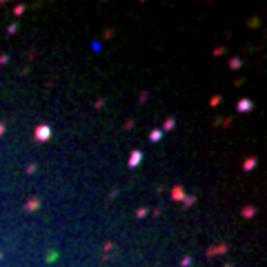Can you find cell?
<instances>
[{
  "label": "cell",
  "instance_id": "cell-1",
  "mask_svg": "<svg viewBox=\"0 0 267 267\" xmlns=\"http://www.w3.org/2000/svg\"><path fill=\"white\" fill-rule=\"evenodd\" d=\"M49 136H51V129L47 127V125H45V127H38V129H36V138H38V140H47Z\"/></svg>",
  "mask_w": 267,
  "mask_h": 267
},
{
  "label": "cell",
  "instance_id": "cell-2",
  "mask_svg": "<svg viewBox=\"0 0 267 267\" xmlns=\"http://www.w3.org/2000/svg\"><path fill=\"white\" fill-rule=\"evenodd\" d=\"M140 158H143V154H140V152H134L132 158H129V167H136V165L140 163Z\"/></svg>",
  "mask_w": 267,
  "mask_h": 267
},
{
  "label": "cell",
  "instance_id": "cell-3",
  "mask_svg": "<svg viewBox=\"0 0 267 267\" xmlns=\"http://www.w3.org/2000/svg\"><path fill=\"white\" fill-rule=\"evenodd\" d=\"M252 107H254L252 100H241V102H238V111H249Z\"/></svg>",
  "mask_w": 267,
  "mask_h": 267
},
{
  "label": "cell",
  "instance_id": "cell-4",
  "mask_svg": "<svg viewBox=\"0 0 267 267\" xmlns=\"http://www.w3.org/2000/svg\"><path fill=\"white\" fill-rule=\"evenodd\" d=\"M256 163H258V160H256V158H249V160H247V163H245V165H243V169H245V171H249V169H252V167H254V165H256Z\"/></svg>",
  "mask_w": 267,
  "mask_h": 267
},
{
  "label": "cell",
  "instance_id": "cell-5",
  "mask_svg": "<svg viewBox=\"0 0 267 267\" xmlns=\"http://www.w3.org/2000/svg\"><path fill=\"white\" fill-rule=\"evenodd\" d=\"M160 136H163V132H160V129H156V132L149 134V140H154V143H156V140H160Z\"/></svg>",
  "mask_w": 267,
  "mask_h": 267
},
{
  "label": "cell",
  "instance_id": "cell-6",
  "mask_svg": "<svg viewBox=\"0 0 267 267\" xmlns=\"http://www.w3.org/2000/svg\"><path fill=\"white\" fill-rule=\"evenodd\" d=\"M174 198H182V189H180V187H176V189H174Z\"/></svg>",
  "mask_w": 267,
  "mask_h": 267
},
{
  "label": "cell",
  "instance_id": "cell-7",
  "mask_svg": "<svg viewBox=\"0 0 267 267\" xmlns=\"http://www.w3.org/2000/svg\"><path fill=\"white\" fill-rule=\"evenodd\" d=\"M238 67H241V60L234 58V60H232V69H238Z\"/></svg>",
  "mask_w": 267,
  "mask_h": 267
},
{
  "label": "cell",
  "instance_id": "cell-8",
  "mask_svg": "<svg viewBox=\"0 0 267 267\" xmlns=\"http://www.w3.org/2000/svg\"><path fill=\"white\" fill-rule=\"evenodd\" d=\"M171 127H174V118H169V120L165 123V129H171Z\"/></svg>",
  "mask_w": 267,
  "mask_h": 267
},
{
  "label": "cell",
  "instance_id": "cell-9",
  "mask_svg": "<svg viewBox=\"0 0 267 267\" xmlns=\"http://www.w3.org/2000/svg\"><path fill=\"white\" fill-rule=\"evenodd\" d=\"M189 263H191V258L187 256V258H182V267H189Z\"/></svg>",
  "mask_w": 267,
  "mask_h": 267
},
{
  "label": "cell",
  "instance_id": "cell-10",
  "mask_svg": "<svg viewBox=\"0 0 267 267\" xmlns=\"http://www.w3.org/2000/svg\"><path fill=\"white\" fill-rule=\"evenodd\" d=\"M2 132H4V125H0V136H2Z\"/></svg>",
  "mask_w": 267,
  "mask_h": 267
}]
</instances>
